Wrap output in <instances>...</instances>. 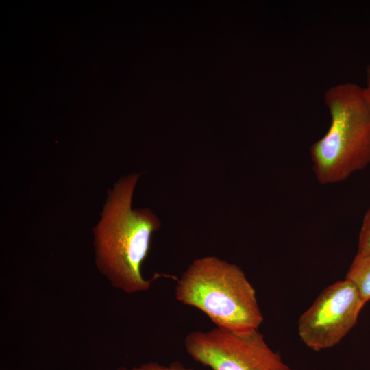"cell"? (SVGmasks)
I'll list each match as a JSON object with an SVG mask.
<instances>
[{
    "instance_id": "9",
    "label": "cell",
    "mask_w": 370,
    "mask_h": 370,
    "mask_svg": "<svg viewBox=\"0 0 370 370\" xmlns=\"http://www.w3.org/2000/svg\"><path fill=\"white\" fill-rule=\"evenodd\" d=\"M364 87L370 99V64L366 68V85Z\"/></svg>"
},
{
    "instance_id": "4",
    "label": "cell",
    "mask_w": 370,
    "mask_h": 370,
    "mask_svg": "<svg viewBox=\"0 0 370 370\" xmlns=\"http://www.w3.org/2000/svg\"><path fill=\"white\" fill-rule=\"evenodd\" d=\"M186 352L212 370H291L256 330L236 333L216 327L194 331L184 339Z\"/></svg>"
},
{
    "instance_id": "5",
    "label": "cell",
    "mask_w": 370,
    "mask_h": 370,
    "mask_svg": "<svg viewBox=\"0 0 370 370\" xmlns=\"http://www.w3.org/2000/svg\"><path fill=\"white\" fill-rule=\"evenodd\" d=\"M365 304L347 280L332 284L300 317L298 334L301 341L316 352L335 346L356 325Z\"/></svg>"
},
{
    "instance_id": "7",
    "label": "cell",
    "mask_w": 370,
    "mask_h": 370,
    "mask_svg": "<svg viewBox=\"0 0 370 370\" xmlns=\"http://www.w3.org/2000/svg\"><path fill=\"white\" fill-rule=\"evenodd\" d=\"M370 251V208L366 212L358 236V252Z\"/></svg>"
},
{
    "instance_id": "2",
    "label": "cell",
    "mask_w": 370,
    "mask_h": 370,
    "mask_svg": "<svg viewBox=\"0 0 370 370\" xmlns=\"http://www.w3.org/2000/svg\"><path fill=\"white\" fill-rule=\"evenodd\" d=\"M324 101L330 127L310 152L317 181L331 184L370 164V99L364 86L345 82L329 88Z\"/></svg>"
},
{
    "instance_id": "8",
    "label": "cell",
    "mask_w": 370,
    "mask_h": 370,
    "mask_svg": "<svg viewBox=\"0 0 370 370\" xmlns=\"http://www.w3.org/2000/svg\"><path fill=\"white\" fill-rule=\"evenodd\" d=\"M116 370H194L184 366L180 362H174L169 365H162L157 362H149L142 364L138 367L128 369L124 367H119Z\"/></svg>"
},
{
    "instance_id": "6",
    "label": "cell",
    "mask_w": 370,
    "mask_h": 370,
    "mask_svg": "<svg viewBox=\"0 0 370 370\" xmlns=\"http://www.w3.org/2000/svg\"><path fill=\"white\" fill-rule=\"evenodd\" d=\"M345 279L354 285L365 303L370 300V251L357 252Z\"/></svg>"
},
{
    "instance_id": "1",
    "label": "cell",
    "mask_w": 370,
    "mask_h": 370,
    "mask_svg": "<svg viewBox=\"0 0 370 370\" xmlns=\"http://www.w3.org/2000/svg\"><path fill=\"white\" fill-rule=\"evenodd\" d=\"M138 177L129 175L108 190L101 220L94 230L97 267L112 286L127 293L151 287V280L142 275L141 267L152 234L160 226L150 210L132 209Z\"/></svg>"
},
{
    "instance_id": "3",
    "label": "cell",
    "mask_w": 370,
    "mask_h": 370,
    "mask_svg": "<svg viewBox=\"0 0 370 370\" xmlns=\"http://www.w3.org/2000/svg\"><path fill=\"white\" fill-rule=\"evenodd\" d=\"M175 295L219 328L245 333L258 330L263 322L256 291L245 273L215 256L194 260L178 280Z\"/></svg>"
}]
</instances>
